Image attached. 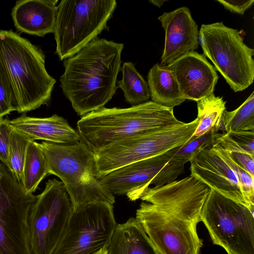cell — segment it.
<instances>
[{"label": "cell", "mask_w": 254, "mask_h": 254, "mask_svg": "<svg viewBox=\"0 0 254 254\" xmlns=\"http://www.w3.org/2000/svg\"><path fill=\"white\" fill-rule=\"evenodd\" d=\"M36 199L0 162V254H32L29 216Z\"/></svg>", "instance_id": "9"}, {"label": "cell", "mask_w": 254, "mask_h": 254, "mask_svg": "<svg viewBox=\"0 0 254 254\" xmlns=\"http://www.w3.org/2000/svg\"><path fill=\"white\" fill-rule=\"evenodd\" d=\"M254 131V92L238 108L223 112L217 131Z\"/></svg>", "instance_id": "25"}, {"label": "cell", "mask_w": 254, "mask_h": 254, "mask_svg": "<svg viewBox=\"0 0 254 254\" xmlns=\"http://www.w3.org/2000/svg\"><path fill=\"white\" fill-rule=\"evenodd\" d=\"M182 122L173 107L147 101L129 108L103 107L83 116L77 123L80 141L94 153L120 140Z\"/></svg>", "instance_id": "3"}, {"label": "cell", "mask_w": 254, "mask_h": 254, "mask_svg": "<svg viewBox=\"0 0 254 254\" xmlns=\"http://www.w3.org/2000/svg\"><path fill=\"white\" fill-rule=\"evenodd\" d=\"M113 208L100 202L72 209L52 254H97L108 248L117 225Z\"/></svg>", "instance_id": "11"}, {"label": "cell", "mask_w": 254, "mask_h": 254, "mask_svg": "<svg viewBox=\"0 0 254 254\" xmlns=\"http://www.w3.org/2000/svg\"><path fill=\"white\" fill-rule=\"evenodd\" d=\"M147 84L152 101L167 107L178 106L186 99L167 65L156 64L148 72Z\"/></svg>", "instance_id": "21"}, {"label": "cell", "mask_w": 254, "mask_h": 254, "mask_svg": "<svg viewBox=\"0 0 254 254\" xmlns=\"http://www.w3.org/2000/svg\"><path fill=\"white\" fill-rule=\"evenodd\" d=\"M190 162L191 175L210 189L250 209L235 173L218 155L214 147L200 151Z\"/></svg>", "instance_id": "17"}, {"label": "cell", "mask_w": 254, "mask_h": 254, "mask_svg": "<svg viewBox=\"0 0 254 254\" xmlns=\"http://www.w3.org/2000/svg\"><path fill=\"white\" fill-rule=\"evenodd\" d=\"M117 5L115 0H61L54 31L59 59L74 56L104 30H108L107 22Z\"/></svg>", "instance_id": "5"}, {"label": "cell", "mask_w": 254, "mask_h": 254, "mask_svg": "<svg viewBox=\"0 0 254 254\" xmlns=\"http://www.w3.org/2000/svg\"><path fill=\"white\" fill-rule=\"evenodd\" d=\"M167 65L186 100L197 102L213 93L219 77L203 55L190 52Z\"/></svg>", "instance_id": "15"}, {"label": "cell", "mask_w": 254, "mask_h": 254, "mask_svg": "<svg viewBox=\"0 0 254 254\" xmlns=\"http://www.w3.org/2000/svg\"><path fill=\"white\" fill-rule=\"evenodd\" d=\"M166 1V0H149V2L151 3L154 5L157 6L158 7H160L164 2Z\"/></svg>", "instance_id": "34"}, {"label": "cell", "mask_w": 254, "mask_h": 254, "mask_svg": "<svg viewBox=\"0 0 254 254\" xmlns=\"http://www.w3.org/2000/svg\"><path fill=\"white\" fill-rule=\"evenodd\" d=\"M107 248H104L101 249L97 254H107Z\"/></svg>", "instance_id": "35"}, {"label": "cell", "mask_w": 254, "mask_h": 254, "mask_svg": "<svg viewBox=\"0 0 254 254\" xmlns=\"http://www.w3.org/2000/svg\"><path fill=\"white\" fill-rule=\"evenodd\" d=\"M11 128L25 134L33 140L61 144L80 141V136L67 121L55 114L47 118L31 117L22 114L9 121Z\"/></svg>", "instance_id": "18"}, {"label": "cell", "mask_w": 254, "mask_h": 254, "mask_svg": "<svg viewBox=\"0 0 254 254\" xmlns=\"http://www.w3.org/2000/svg\"><path fill=\"white\" fill-rule=\"evenodd\" d=\"M210 188L190 175L159 187H148L140 199L197 225Z\"/></svg>", "instance_id": "14"}, {"label": "cell", "mask_w": 254, "mask_h": 254, "mask_svg": "<svg viewBox=\"0 0 254 254\" xmlns=\"http://www.w3.org/2000/svg\"><path fill=\"white\" fill-rule=\"evenodd\" d=\"M7 118H0V162L6 167L8 160L12 128Z\"/></svg>", "instance_id": "30"}, {"label": "cell", "mask_w": 254, "mask_h": 254, "mask_svg": "<svg viewBox=\"0 0 254 254\" xmlns=\"http://www.w3.org/2000/svg\"><path fill=\"white\" fill-rule=\"evenodd\" d=\"M225 105L223 98L216 96L213 93L198 101L196 119L198 124L191 137L201 135L212 128L217 131L222 114L226 110Z\"/></svg>", "instance_id": "24"}, {"label": "cell", "mask_w": 254, "mask_h": 254, "mask_svg": "<svg viewBox=\"0 0 254 254\" xmlns=\"http://www.w3.org/2000/svg\"><path fill=\"white\" fill-rule=\"evenodd\" d=\"M72 211L69 195L62 181L49 179L36 196L29 216L32 254H52Z\"/></svg>", "instance_id": "10"}, {"label": "cell", "mask_w": 254, "mask_h": 254, "mask_svg": "<svg viewBox=\"0 0 254 254\" xmlns=\"http://www.w3.org/2000/svg\"><path fill=\"white\" fill-rule=\"evenodd\" d=\"M135 218L159 254H200L202 240L194 223L144 201Z\"/></svg>", "instance_id": "13"}, {"label": "cell", "mask_w": 254, "mask_h": 254, "mask_svg": "<svg viewBox=\"0 0 254 254\" xmlns=\"http://www.w3.org/2000/svg\"><path fill=\"white\" fill-rule=\"evenodd\" d=\"M0 74L13 111L19 113L47 104L56 82L46 69L42 50L12 31L0 30Z\"/></svg>", "instance_id": "2"}, {"label": "cell", "mask_w": 254, "mask_h": 254, "mask_svg": "<svg viewBox=\"0 0 254 254\" xmlns=\"http://www.w3.org/2000/svg\"><path fill=\"white\" fill-rule=\"evenodd\" d=\"M222 4L225 9L232 12L236 13L241 15L244 14L245 11L251 8L254 3V0H216Z\"/></svg>", "instance_id": "33"}, {"label": "cell", "mask_w": 254, "mask_h": 254, "mask_svg": "<svg viewBox=\"0 0 254 254\" xmlns=\"http://www.w3.org/2000/svg\"><path fill=\"white\" fill-rule=\"evenodd\" d=\"M32 140L25 134L12 129L6 167L21 184L27 149Z\"/></svg>", "instance_id": "26"}, {"label": "cell", "mask_w": 254, "mask_h": 254, "mask_svg": "<svg viewBox=\"0 0 254 254\" xmlns=\"http://www.w3.org/2000/svg\"><path fill=\"white\" fill-rule=\"evenodd\" d=\"M199 42L204 55L235 92L247 88L254 79V50L244 42L239 31L222 22L201 25Z\"/></svg>", "instance_id": "6"}, {"label": "cell", "mask_w": 254, "mask_h": 254, "mask_svg": "<svg viewBox=\"0 0 254 254\" xmlns=\"http://www.w3.org/2000/svg\"><path fill=\"white\" fill-rule=\"evenodd\" d=\"M213 147L229 152L248 153L254 156V131H238L221 133Z\"/></svg>", "instance_id": "27"}, {"label": "cell", "mask_w": 254, "mask_h": 254, "mask_svg": "<svg viewBox=\"0 0 254 254\" xmlns=\"http://www.w3.org/2000/svg\"><path fill=\"white\" fill-rule=\"evenodd\" d=\"M39 146L49 174L61 179L72 209L95 202L114 204V195L99 180L94 153L81 142L61 144L42 141Z\"/></svg>", "instance_id": "4"}, {"label": "cell", "mask_w": 254, "mask_h": 254, "mask_svg": "<svg viewBox=\"0 0 254 254\" xmlns=\"http://www.w3.org/2000/svg\"><path fill=\"white\" fill-rule=\"evenodd\" d=\"M254 212L210 189L201 213L214 245L228 254H254Z\"/></svg>", "instance_id": "7"}, {"label": "cell", "mask_w": 254, "mask_h": 254, "mask_svg": "<svg viewBox=\"0 0 254 254\" xmlns=\"http://www.w3.org/2000/svg\"><path fill=\"white\" fill-rule=\"evenodd\" d=\"M123 48V44L97 38L64 61L61 87L79 116L104 107L115 95Z\"/></svg>", "instance_id": "1"}, {"label": "cell", "mask_w": 254, "mask_h": 254, "mask_svg": "<svg viewBox=\"0 0 254 254\" xmlns=\"http://www.w3.org/2000/svg\"><path fill=\"white\" fill-rule=\"evenodd\" d=\"M165 33L161 64L168 65L199 45V31L186 6L164 12L158 18Z\"/></svg>", "instance_id": "16"}, {"label": "cell", "mask_w": 254, "mask_h": 254, "mask_svg": "<svg viewBox=\"0 0 254 254\" xmlns=\"http://www.w3.org/2000/svg\"><path fill=\"white\" fill-rule=\"evenodd\" d=\"M49 174L46 161L39 143L31 140L24 161L21 184L26 193H33Z\"/></svg>", "instance_id": "22"}, {"label": "cell", "mask_w": 254, "mask_h": 254, "mask_svg": "<svg viewBox=\"0 0 254 254\" xmlns=\"http://www.w3.org/2000/svg\"><path fill=\"white\" fill-rule=\"evenodd\" d=\"M228 152L233 160L254 177V156L245 153Z\"/></svg>", "instance_id": "32"}, {"label": "cell", "mask_w": 254, "mask_h": 254, "mask_svg": "<svg viewBox=\"0 0 254 254\" xmlns=\"http://www.w3.org/2000/svg\"><path fill=\"white\" fill-rule=\"evenodd\" d=\"M13 111L8 86L0 74V118Z\"/></svg>", "instance_id": "31"}, {"label": "cell", "mask_w": 254, "mask_h": 254, "mask_svg": "<svg viewBox=\"0 0 254 254\" xmlns=\"http://www.w3.org/2000/svg\"><path fill=\"white\" fill-rule=\"evenodd\" d=\"M58 0H20L11 11L14 25L22 33L40 37L54 33Z\"/></svg>", "instance_id": "19"}, {"label": "cell", "mask_w": 254, "mask_h": 254, "mask_svg": "<svg viewBox=\"0 0 254 254\" xmlns=\"http://www.w3.org/2000/svg\"><path fill=\"white\" fill-rule=\"evenodd\" d=\"M107 252V254H159L141 224L134 217L117 224Z\"/></svg>", "instance_id": "20"}, {"label": "cell", "mask_w": 254, "mask_h": 254, "mask_svg": "<svg viewBox=\"0 0 254 254\" xmlns=\"http://www.w3.org/2000/svg\"><path fill=\"white\" fill-rule=\"evenodd\" d=\"M221 134L212 128L201 135L191 137L187 143L177 147L174 158L185 164L190 162L200 151L213 147Z\"/></svg>", "instance_id": "28"}, {"label": "cell", "mask_w": 254, "mask_h": 254, "mask_svg": "<svg viewBox=\"0 0 254 254\" xmlns=\"http://www.w3.org/2000/svg\"><path fill=\"white\" fill-rule=\"evenodd\" d=\"M198 124L197 119L188 123L182 122L126 138L102 149L94 153L98 177L184 145Z\"/></svg>", "instance_id": "8"}, {"label": "cell", "mask_w": 254, "mask_h": 254, "mask_svg": "<svg viewBox=\"0 0 254 254\" xmlns=\"http://www.w3.org/2000/svg\"><path fill=\"white\" fill-rule=\"evenodd\" d=\"M120 70L123 77L117 81L118 88L124 93L126 101L132 106L147 102L150 98L147 83L131 62L124 63Z\"/></svg>", "instance_id": "23"}, {"label": "cell", "mask_w": 254, "mask_h": 254, "mask_svg": "<svg viewBox=\"0 0 254 254\" xmlns=\"http://www.w3.org/2000/svg\"><path fill=\"white\" fill-rule=\"evenodd\" d=\"M177 147L122 167L99 177V180L113 195L126 194L130 200L135 201L150 185H165L184 172L185 163L174 158Z\"/></svg>", "instance_id": "12"}, {"label": "cell", "mask_w": 254, "mask_h": 254, "mask_svg": "<svg viewBox=\"0 0 254 254\" xmlns=\"http://www.w3.org/2000/svg\"><path fill=\"white\" fill-rule=\"evenodd\" d=\"M214 148L218 155L235 173L243 196L250 209L254 212V177L233 160L228 151Z\"/></svg>", "instance_id": "29"}]
</instances>
